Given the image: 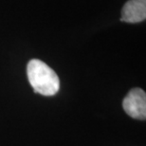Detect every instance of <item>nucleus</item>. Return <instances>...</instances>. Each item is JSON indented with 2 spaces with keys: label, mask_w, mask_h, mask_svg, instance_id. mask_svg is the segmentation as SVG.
<instances>
[{
  "label": "nucleus",
  "mask_w": 146,
  "mask_h": 146,
  "mask_svg": "<svg viewBox=\"0 0 146 146\" xmlns=\"http://www.w3.org/2000/svg\"><path fill=\"white\" fill-rule=\"evenodd\" d=\"M28 79L35 93L44 96H53L60 89V80L53 69L38 59L28 63Z\"/></svg>",
  "instance_id": "obj_1"
},
{
  "label": "nucleus",
  "mask_w": 146,
  "mask_h": 146,
  "mask_svg": "<svg viewBox=\"0 0 146 146\" xmlns=\"http://www.w3.org/2000/svg\"><path fill=\"white\" fill-rule=\"evenodd\" d=\"M122 107L131 118L144 121L146 119V94L144 90L139 87L131 89L123 99Z\"/></svg>",
  "instance_id": "obj_2"
},
{
  "label": "nucleus",
  "mask_w": 146,
  "mask_h": 146,
  "mask_svg": "<svg viewBox=\"0 0 146 146\" xmlns=\"http://www.w3.org/2000/svg\"><path fill=\"white\" fill-rule=\"evenodd\" d=\"M146 18V0H128L121 10V20L126 23H139Z\"/></svg>",
  "instance_id": "obj_3"
}]
</instances>
